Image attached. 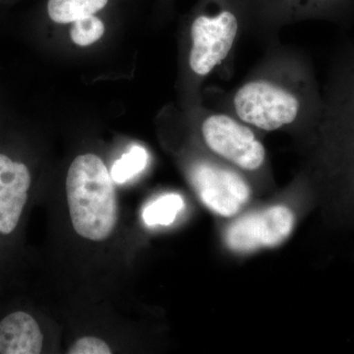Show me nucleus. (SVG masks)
I'll return each mask as SVG.
<instances>
[{"instance_id":"13","label":"nucleus","mask_w":354,"mask_h":354,"mask_svg":"<svg viewBox=\"0 0 354 354\" xmlns=\"http://www.w3.org/2000/svg\"><path fill=\"white\" fill-rule=\"evenodd\" d=\"M113 353L106 342L95 337H81L70 348V354H111Z\"/></svg>"},{"instance_id":"11","label":"nucleus","mask_w":354,"mask_h":354,"mask_svg":"<svg viewBox=\"0 0 354 354\" xmlns=\"http://www.w3.org/2000/svg\"><path fill=\"white\" fill-rule=\"evenodd\" d=\"M149 153L143 147L135 145L120 160H116L111 169V176L114 183H127L146 169Z\"/></svg>"},{"instance_id":"9","label":"nucleus","mask_w":354,"mask_h":354,"mask_svg":"<svg viewBox=\"0 0 354 354\" xmlns=\"http://www.w3.org/2000/svg\"><path fill=\"white\" fill-rule=\"evenodd\" d=\"M109 0H48L46 12L57 24H70L95 15L109 6Z\"/></svg>"},{"instance_id":"12","label":"nucleus","mask_w":354,"mask_h":354,"mask_svg":"<svg viewBox=\"0 0 354 354\" xmlns=\"http://www.w3.org/2000/svg\"><path fill=\"white\" fill-rule=\"evenodd\" d=\"M104 23L95 14L72 23L70 36L77 46H88L99 41L104 36Z\"/></svg>"},{"instance_id":"10","label":"nucleus","mask_w":354,"mask_h":354,"mask_svg":"<svg viewBox=\"0 0 354 354\" xmlns=\"http://www.w3.org/2000/svg\"><path fill=\"white\" fill-rule=\"evenodd\" d=\"M184 208L183 197L178 194H167L150 203L143 211V221L147 225H171Z\"/></svg>"},{"instance_id":"2","label":"nucleus","mask_w":354,"mask_h":354,"mask_svg":"<svg viewBox=\"0 0 354 354\" xmlns=\"http://www.w3.org/2000/svg\"><path fill=\"white\" fill-rule=\"evenodd\" d=\"M237 118L247 125L274 131L297 121L301 113V101L297 93L274 81H248L234 95Z\"/></svg>"},{"instance_id":"7","label":"nucleus","mask_w":354,"mask_h":354,"mask_svg":"<svg viewBox=\"0 0 354 354\" xmlns=\"http://www.w3.org/2000/svg\"><path fill=\"white\" fill-rule=\"evenodd\" d=\"M43 344V333L30 314L14 312L0 322V353L39 354Z\"/></svg>"},{"instance_id":"3","label":"nucleus","mask_w":354,"mask_h":354,"mask_svg":"<svg viewBox=\"0 0 354 354\" xmlns=\"http://www.w3.org/2000/svg\"><path fill=\"white\" fill-rule=\"evenodd\" d=\"M202 136L212 152L244 171L259 169L266 150L246 123L225 113H214L202 123Z\"/></svg>"},{"instance_id":"1","label":"nucleus","mask_w":354,"mask_h":354,"mask_svg":"<svg viewBox=\"0 0 354 354\" xmlns=\"http://www.w3.org/2000/svg\"><path fill=\"white\" fill-rule=\"evenodd\" d=\"M66 195L77 234L93 241L111 236L118 220V199L101 158L85 153L73 160L67 172Z\"/></svg>"},{"instance_id":"5","label":"nucleus","mask_w":354,"mask_h":354,"mask_svg":"<svg viewBox=\"0 0 354 354\" xmlns=\"http://www.w3.org/2000/svg\"><path fill=\"white\" fill-rule=\"evenodd\" d=\"M190 183L207 208L216 215L239 214L250 199L248 184L236 172L209 162L193 165Z\"/></svg>"},{"instance_id":"8","label":"nucleus","mask_w":354,"mask_h":354,"mask_svg":"<svg viewBox=\"0 0 354 354\" xmlns=\"http://www.w3.org/2000/svg\"><path fill=\"white\" fill-rule=\"evenodd\" d=\"M342 0H244L246 12L267 20L301 18L329 8Z\"/></svg>"},{"instance_id":"4","label":"nucleus","mask_w":354,"mask_h":354,"mask_svg":"<svg viewBox=\"0 0 354 354\" xmlns=\"http://www.w3.org/2000/svg\"><path fill=\"white\" fill-rule=\"evenodd\" d=\"M295 214L276 205L237 218L225 230V242L235 253H252L283 244L295 227Z\"/></svg>"},{"instance_id":"6","label":"nucleus","mask_w":354,"mask_h":354,"mask_svg":"<svg viewBox=\"0 0 354 354\" xmlns=\"http://www.w3.org/2000/svg\"><path fill=\"white\" fill-rule=\"evenodd\" d=\"M31 183L27 165L0 153V234H11L17 227Z\"/></svg>"}]
</instances>
